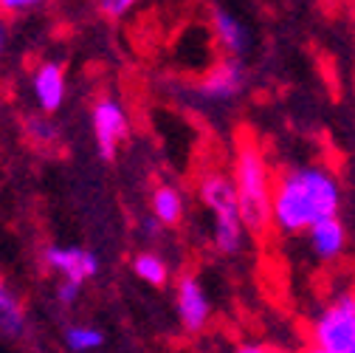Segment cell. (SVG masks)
<instances>
[{"label":"cell","mask_w":355,"mask_h":353,"mask_svg":"<svg viewBox=\"0 0 355 353\" xmlns=\"http://www.w3.org/2000/svg\"><path fill=\"white\" fill-rule=\"evenodd\" d=\"M341 198V181L327 164L285 167L274 179L271 227L285 238H302L319 220L338 217Z\"/></svg>","instance_id":"1"},{"label":"cell","mask_w":355,"mask_h":353,"mask_svg":"<svg viewBox=\"0 0 355 353\" xmlns=\"http://www.w3.org/2000/svg\"><path fill=\"white\" fill-rule=\"evenodd\" d=\"M232 181L237 190L240 217L248 229V235H265L271 227V201H274V179L271 161L265 156L262 145L251 133H240L234 142L232 156Z\"/></svg>","instance_id":"2"},{"label":"cell","mask_w":355,"mask_h":353,"mask_svg":"<svg viewBox=\"0 0 355 353\" xmlns=\"http://www.w3.org/2000/svg\"><path fill=\"white\" fill-rule=\"evenodd\" d=\"M195 190H198L203 209L209 212L211 246L223 257L240 254L245 249L248 229L240 217V204H237V190L232 181V172H226L223 167H206L198 172Z\"/></svg>","instance_id":"3"},{"label":"cell","mask_w":355,"mask_h":353,"mask_svg":"<svg viewBox=\"0 0 355 353\" xmlns=\"http://www.w3.org/2000/svg\"><path fill=\"white\" fill-rule=\"evenodd\" d=\"M310 347L324 353H355V286L324 299L304 325Z\"/></svg>","instance_id":"4"},{"label":"cell","mask_w":355,"mask_h":353,"mask_svg":"<svg viewBox=\"0 0 355 353\" xmlns=\"http://www.w3.org/2000/svg\"><path fill=\"white\" fill-rule=\"evenodd\" d=\"M91 127H94V139H96L99 156L105 161H110V158H116L124 139L130 136V113L121 105V99L105 94L91 108Z\"/></svg>","instance_id":"5"},{"label":"cell","mask_w":355,"mask_h":353,"mask_svg":"<svg viewBox=\"0 0 355 353\" xmlns=\"http://www.w3.org/2000/svg\"><path fill=\"white\" fill-rule=\"evenodd\" d=\"M245 65L237 57H217L209 68L200 71L195 91L206 102H234L245 88Z\"/></svg>","instance_id":"6"},{"label":"cell","mask_w":355,"mask_h":353,"mask_svg":"<svg viewBox=\"0 0 355 353\" xmlns=\"http://www.w3.org/2000/svg\"><path fill=\"white\" fill-rule=\"evenodd\" d=\"M175 314L187 334H200L211 322V297L198 274H181L175 283Z\"/></svg>","instance_id":"7"},{"label":"cell","mask_w":355,"mask_h":353,"mask_svg":"<svg viewBox=\"0 0 355 353\" xmlns=\"http://www.w3.org/2000/svg\"><path fill=\"white\" fill-rule=\"evenodd\" d=\"M42 263L60 280H76L82 286L99 274V257L82 246H49L42 252Z\"/></svg>","instance_id":"8"},{"label":"cell","mask_w":355,"mask_h":353,"mask_svg":"<svg viewBox=\"0 0 355 353\" xmlns=\"http://www.w3.org/2000/svg\"><path fill=\"white\" fill-rule=\"evenodd\" d=\"M31 94H34V102H37L40 113L54 116L65 105V99H68V76H65V68L60 63H54V60L40 63L31 71Z\"/></svg>","instance_id":"9"},{"label":"cell","mask_w":355,"mask_h":353,"mask_svg":"<svg viewBox=\"0 0 355 353\" xmlns=\"http://www.w3.org/2000/svg\"><path fill=\"white\" fill-rule=\"evenodd\" d=\"M206 31L211 34L214 46L223 51V57H237L243 60V54L248 51L251 46V37H248V28L243 26V20H237L229 9L223 6H209V15H206Z\"/></svg>","instance_id":"10"},{"label":"cell","mask_w":355,"mask_h":353,"mask_svg":"<svg viewBox=\"0 0 355 353\" xmlns=\"http://www.w3.org/2000/svg\"><path fill=\"white\" fill-rule=\"evenodd\" d=\"M304 240H307V249L313 252V257H319L322 263L341 260L347 246H349V235H347V227H344L341 217L319 220L316 227H310L304 232Z\"/></svg>","instance_id":"11"},{"label":"cell","mask_w":355,"mask_h":353,"mask_svg":"<svg viewBox=\"0 0 355 353\" xmlns=\"http://www.w3.org/2000/svg\"><path fill=\"white\" fill-rule=\"evenodd\" d=\"M187 215V198L175 184H158L150 195V217H155L161 229H175L181 227Z\"/></svg>","instance_id":"12"},{"label":"cell","mask_w":355,"mask_h":353,"mask_svg":"<svg viewBox=\"0 0 355 353\" xmlns=\"http://www.w3.org/2000/svg\"><path fill=\"white\" fill-rule=\"evenodd\" d=\"M26 331V311L17 294L0 280V336L17 339Z\"/></svg>","instance_id":"13"},{"label":"cell","mask_w":355,"mask_h":353,"mask_svg":"<svg viewBox=\"0 0 355 353\" xmlns=\"http://www.w3.org/2000/svg\"><path fill=\"white\" fill-rule=\"evenodd\" d=\"M132 274H136L141 283L153 286V288H164L169 283V266L166 260L155 252H139L132 257Z\"/></svg>","instance_id":"14"},{"label":"cell","mask_w":355,"mask_h":353,"mask_svg":"<svg viewBox=\"0 0 355 353\" xmlns=\"http://www.w3.org/2000/svg\"><path fill=\"white\" fill-rule=\"evenodd\" d=\"M62 342L71 353H94L105 345V334L102 328L96 325H87V322H76V325H68L62 331Z\"/></svg>","instance_id":"15"},{"label":"cell","mask_w":355,"mask_h":353,"mask_svg":"<svg viewBox=\"0 0 355 353\" xmlns=\"http://www.w3.org/2000/svg\"><path fill=\"white\" fill-rule=\"evenodd\" d=\"M26 133L37 147H51V145L60 142V130L46 113L42 116H26Z\"/></svg>","instance_id":"16"},{"label":"cell","mask_w":355,"mask_h":353,"mask_svg":"<svg viewBox=\"0 0 355 353\" xmlns=\"http://www.w3.org/2000/svg\"><path fill=\"white\" fill-rule=\"evenodd\" d=\"M139 3H144V0H94V9L105 20H124Z\"/></svg>","instance_id":"17"},{"label":"cell","mask_w":355,"mask_h":353,"mask_svg":"<svg viewBox=\"0 0 355 353\" xmlns=\"http://www.w3.org/2000/svg\"><path fill=\"white\" fill-rule=\"evenodd\" d=\"M82 288H85V286L76 283V280H60V283H57V302L65 305V308L76 305L79 297H82Z\"/></svg>","instance_id":"18"},{"label":"cell","mask_w":355,"mask_h":353,"mask_svg":"<svg viewBox=\"0 0 355 353\" xmlns=\"http://www.w3.org/2000/svg\"><path fill=\"white\" fill-rule=\"evenodd\" d=\"M49 3H54V0H9L3 15H23V12H34V9L49 6Z\"/></svg>","instance_id":"19"},{"label":"cell","mask_w":355,"mask_h":353,"mask_svg":"<svg viewBox=\"0 0 355 353\" xmlns=\"http://www.w3.org/2000/svg\"><path fill=\"white\" fill-rule=\"evenodd\" d=\"M232 353H279V350L271 347V345H265V342H240Z\"/></svg>","instance_id":"20"},{"label":"cell","mask_w":355,"mask_h":353,"mask_svg":"<svg viewBox=\"0 0 355 353\" xmlns=\"http://www.w3.org/2000/svg\"><path fill=\"white\" fill-rule=\"evenodd\" d=\"M6 42H9V23L6 15H0V57L6 54Z\"/></svg>","instance_id":"21"},{"label":"cell","mask_w":355,"mask_h":353,"mask_svg":"<svg viewBox=\"0 0 355 353\" xmlns=\"http://www.w3.org/2000/svg\"><path fill=\"white\" fill-rule=\"evenodd\" d=\"M296 353H324V350H319V347H310V345H304L302 350H296Z\"/></svg>","instance_id":"22"},{"label":"cell","mask_w":355,"mask_h":353,"mask_svg":"<svg viewBox=\"0 0 355 353\" xmlns=\"http://www.w3.org/2000/svg\"><path fill=\"white\" fill-rule=\"evenodd\" d=\"M6 3H9V0H0V15H3V9H6Z\"/></svg>","instance_id":"23"},{"label":"cell","mask_w":355,"mask_h":353,"mask_svg":"<svg viewBox=\"0 0 355 353\" xmlns=\"http://www.w3.org/2000/svg\"><path fill=\"white\" fill-rule=\"evenodd\" d=\"M279 353H291V350H279Z\"/></svg>","instance_id":"24"}]
</instances>
